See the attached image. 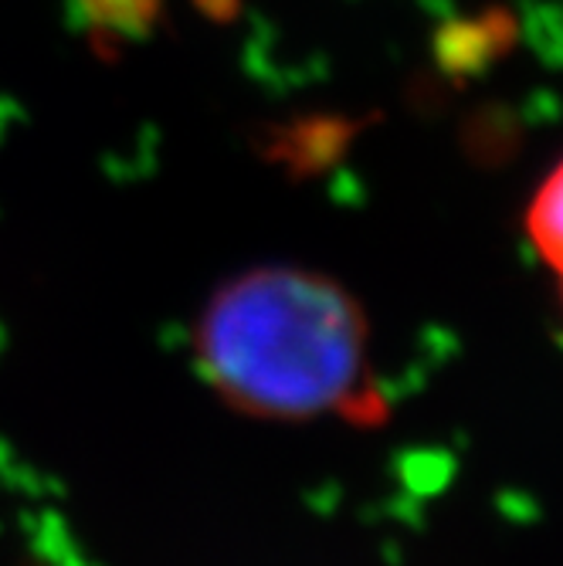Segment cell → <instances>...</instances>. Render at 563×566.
I'll return each instance as SVG.
<instances>
[{
	"instance_id": "cell-2",
	"label": "cell",
	"mask_w": 563,
	"mask_h": 566,
	"mask_svg": "<svg viewBox=\"0 0 563 566\" xmlns=\"http://www.w3.org/2000/svg\"><path fill=\"white\" fill-rule=\"evenodd\" d=\"M526 238L540 262L553 272L560 298H563V160L540 180L526 208Z\"/></svg>"
},
{
	"instance_id": "cell-1",
	"label": "cell",
	"mask_w": 563,
	"mask_h": 566,
	"mask_svg": "<svg viewBox=\"0 0 563 566\" xmlns=\"http://www.w3.org/2000/svg\"><path fill=\"white\" fill-rule=\"evenodd\" d=\"M194 356L248 418L371 421L384 410L364 305L323 272L265 265L225 282L197 316Z\"/></svg>"
}]
</instances>
